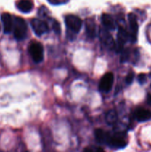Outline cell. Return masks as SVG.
Masks as SVG:
<instances>
[{
    "label": "cell",
    "instance_id": "6da1fadb",
    "mask_svg": "<svg viewBox=\"0 0 151 152\" xmlns=\"http://www.w3.org/2000/svg\"><path fill=\"white\" fill-rule=\"evenodd\" d=\"M13 35L16 39L24 40L28 35V26L22 18L19 16L13 17Z\"/></svg>",
    "mask_w": 151,
    "mask_h": 152
},
{
    "label": "cell",
    "instance_id": "7a4b0ae2",
    "mask_svg": "<svg viewBox=\"0 0 151 152\" xmlns=\"http://www.w3.org/2000/svg\"><path fill=\"white\" fill-rule=\"evenodd\" d=\"M105 143L111 148H118V149L124 148L127 145L125 137L123 135V134L120 133H117L114 135H110L108 133Z\"/></svg>",
    "mask_w": 151,
    "mask_h": 152
},
{
    "label": "cell",
    "instance_id": "3957f363",
    "mask_svg": "<svg viewBox=\"0 0 151 152\" xmlns=\"http://www.w3.org/2000/svg\"><path fill=\"white\" fill-rule=\"evenodd\" d=\"M65 21L68 31H70L71 34H76L79 32L82 25V21L78 16L68 15L65 16Z\"/></svg>",
    "mask_w": 151,
    "mask_h": 152
},
{
    "label": "cell",
    "instance_id": "277c9868",
    "mask_svg": "<svg viewBox=\"0 0 151 152\" xmlns=\"http://www.w3.org/2000/svg\"><path fill=\"white\" fill-rule=\"evenodd\" d=\"M30 55L33 60L36 63H39L44 58V49L42 45L38 42H33L30 43L28 48Z\"/></svg>",
    "mask_w": 151,
    "mask_h": 152
},
{
    "label": "cell",
    "instance_id": "5b68a950",
    "mask_svg": "<svg viewBox=\"0 0 151 152\" xmlns=\"http://www.w3.org/2000/svg\"><path fill=\"white\" fill-rule=\"evenodd\" d=\"M99 38H100L101 42L106 48L109 49V50L115 49L116 45H115V41H114L112 36L107 31L106 28L105 29V28H101L100 31H99Z\"/></svg>",
    "mask_w": 151,
    "mask_h": 152
},
{
    "label": "cell",
    "instance_id": "8992f818",
    "mask_svg": "<svg viewBox=\"0 0 151 152\" xmlns=\"http://www.w3.org/2000/svg\"><path fill=\"white\" fill-rule=\"evenodd\" d=\"M113 74L110 72L106 73L103 77H102L99 83V90L102 92L107 93L112 88L113 84Z\"/></svg>",
    "mask_w": 151,
    "mask_h": 152
},
{
    "label": "cell",
    "instance_id": "52a82bcc",
    "mask_svg": "<svg viewBox=\"0 0 151 152\" xmlns=\"http://www.w3.org/2000/svg\"><path fill=\"white\" fill-rule=\"evenodd\" d=\"M30 24L33 30L38 37H41L49 31L48 25L44 21H41L38 19H33L31 20Z\"/></svg>",
    "mask_w": 151,
    "mask_h": 152
},
{
    "label": "cell",
    "instance_id": "ba28073f",
    "mask_svg": "<svg viewBox=\"0 0 151 152\" xmlns=\"http://www.w3.org/2000/svg\"><path fill=\"white\" fill-rule=\"evenodd\" d=\"M130 37L129 33L126 30L125 27H123L122 25H119L118 27V36H117V45L115 46V49L118 51L123 50V46L125 44L126 42Z\"/></svg>",
    "mask_w": 151,
    "mask_h": 152
},
{
    "label": "cell",
    "instance_id": "9c48e42d",
    "mask_svg": "<svg viewBox=\"0 0 151 152\" xmlns=\"http://www.w3.org/2000/svg\"><path fill=\"white\" fill-rule=\"evenodd\" d=\"M128 21L129 26H130V38L133 42H135L137 39L138 30H139V25H138L137 19H136V15L130 13L128 14Z\"/></svg>",
    "mask_w": 151,
    "mask_h": 152
},
{
    "label": "cell",
    "instance_id": "30bf717a",
    "mask_svg": "<svg viewBox=\"0 0 151 152\" xmlns=\"http://www.w3.org/2000/svg\"><path fill=\"white\" fill-rule=\"evenodd\" d=\"M135 118L139 122H145L151 119V111L142 107L136 108L134 112Z\"/></svg>",
    "mask_w": 151,
    "mask_h": 152
},
{
    "label": "cell",
    "instance_id": "8fae6325",
    "mask_svg": "<svg viewBox=\"0 0 151 152\" xmlns=\"http://www.w3.org/2000/svg\"><path fill=\"white\" fill-rule=\"evenodd\" d=\"M1 20L3 24L4 32L5 34H9L13 31V18L10 14L7 13H2L1 15Z\"/></svg>",
    "mask_w": 151,
    "mask_h": 152
},
{
    "label": "cell",
    "instance_id": "7c38bea8",
    "mask_svg": "<svg viewBox=\"0 0 151 152\" xmlns=\"http://www.w3.org/2000/svg\"><path fill=\"white\" fill-rule=\"evenodd\" d=\"M85 31L90 39H94L96 36V25L93 19H87L85 22Z\"/></svg>",
    "mask_w": 151,
    "mask_h": 152
},
{
    "label": "cell",
    "instance_id": "4fadbf2b",
    "mask_svg": "<svg viewBox=\"0 0 151 152\" xmlns=\"http://www.w3.org/2000/svg\"><path fill=\"white\" fill-rule=\"evenodd\" d=\"M16 7L22 13H29L33 8V3L32 0H19L16 4Z\"/></svg>",
    "mask_w": 151,
    "mask_h": 152
},
{
    "label": "cell",
    "instance_id": "5bb4252c",
    "mask_svg": "<svg viewBox=\"0 0 151 152\" xmlns=\"http://www.w3.org/2000/svg\"><path fill=\"white\" fill-rule=\"evenodd\" d=\"M102 22L106 29L108 30H114L115 28V21L113 20L112 16L107 13H104L102 16Z\"/></svg>",
    "mask_w": 151,
    "mask_h": 152
},
{
    "label": "cell",
    "instance_id": "9a60e30c",
    "mask_svg": "<svg viewBox=\"0 0 151 152\" xmlns=\"http://www.w3.org/2000/svg\"><path fill=\"white\" fill-rule=\"evenodd\" d=\"M107 135L108 132H105L102 129H99L95 131V137H96V139L100 143H105V141H106L107 137Z\"/></svg>",
    "mask_w": 151,
    "mask_h": 152
},
{
    "label": "cell",
    "instance_id": "2e32d148",
    "mask_svg": "<svg viewBox=\"0 0 151 152\" xmlns=\"http://www.w3.org/2000/svg\"><path fill=\"white\" fill-rule=\"evenodd\" d=\"M105 120L109 125L115 124L117 120V114L115 111L110 110V111H108L106 114V117H105Z\"/></svg>",
    "mask_w": 151,
    "mask_h": 152
},
{
    "label": "cell",
    "instance_id": "e0dca14e",
    "mask_svg": "<svg viewBox=\"0 0 151 152\" xmlns=\"http://www.w3.org/2000/svg\"><path fill=\"white\" fill-rule=\"evenodd\" d=\"M129 56H130V53H129L128 49H125V50H122L121 56V62H125L128 60Z\"/></svg>",
    "mask_w": 151,
    "mask_h": 152
},
{
    "label": "cell",
    "instance_id": "ac0fdd59",
    "mask_svg": "<svg viewBox=\"0 0 151 152\" xmlns=\"http://www.w3.org/2000/svg\"><path fill=\"white\" fill-rule=\"evenodd\" d=\"M52 27H53V31L56 32V34H60V32H61L60 24H59L57 21L54 20V22H53V25H52Z\"/></svg>",
    "mask_w": 151,
    "mask_h": 152
},
{
    "label": "cell",
    "instance_id": "d6986e66",
    "mask_svg": "<svg viewBox=\"0 0 151 152\" xmlns=\"http://www.w3.org/2000/svg\"><path fill=\"white\" fill-rule=\"evenodd\" d=\"M135 74L133 72V71H130L128 74H127V77H126V83L127 84H131L133 83V80H134Z\"/></svg>",
    "mask_w": 151,
    "mask_h": 152
},
{
    "label": "cell",
    "instance_id": "ffe728a7",
    "mask_svg": "<svg viewBox=\"0 0 151 152\" xmlns=\"http://www.w3.org/2000/svg\"><path fill=\"white\" fill-rule=\"evenodd\" d=\"M48 1L52 4H62L68 2V0H48Z\"/></svg>",
    "mask_w": 151,
    "mask_h": 152
},
{
    "label": "cell",
    "instance_id": "44dd1931",
    "mask_svg": "<svg viewBox=\"0 0 151 152\" xmlns=\"http://www.w3.org/2000/svg\"><path fill=\"white\" fill-rule=\"evenodd\" d=\"M138 80H139V82L141 83V84H144V83L146 82V80H147L146 75L143 74H139V77H138Z\"/></svg>",
    "mask_w": 151,
    "mask_h": 152
},
{
    "label": "cell",
    "instance_id": "7402d4cb",
    "mask_svg": "<svg viewBox=\"0 0 151 152\" xmlns=\"http://www.w3.org/2000/svg\"><path fill=\"white\" fill-rule=\"evenodd\" d=\"M0 29H1V28H0Z\"/></svg>",
    "mask_w": 151,
    "mask_h": 152
}]
</instances>
